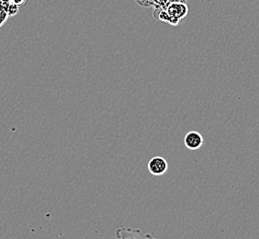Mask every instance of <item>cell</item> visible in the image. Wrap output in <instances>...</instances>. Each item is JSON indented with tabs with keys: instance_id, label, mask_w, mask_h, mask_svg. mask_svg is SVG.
Masks as SVG:
<instances>
[{
	"instance_id": "1",
	"label": "cell",
	"mask_w": 259,
	"mask_h": 239,
	"mask_svg": "<svg viewBox=\"0 0 259 239\" xmlns=\"http://www.w3.org/2000/svg\"><path fill=\"white\" fill-rule=\"evenodd\" d=\"M156 20L164 21L171 26L178 27L182 24L189 13V7L184 2H170L167 5L155 9L154 14Z\"/></svg>"
},
{
	"instance_id": "2",
	"label": "cell",
	"mask_w": 259,
	"mask_h": 239,
	"mask_svg": "<svg viewBox=\"0 0 259 239\" xmlns=\"http://www.w3.org/2000/svg\"><path fill=\"white\" fill-rule=\"evenodd\" d=\"M184 145L187 148L191 151L199 149L204 145L203 136L197 131H190L184 137Z\"/></svg>"
},
{
	"instance_id": "3",
	"label": "cell",
	"mask_w": 259,
	"mask_h": 239,
	"mask_svg": "<svg viewBox=\"0 0 259 239\" xmlns=\"http://www.w3.org/2000/svg\"><path fill=\"white\" fill-rule=\"evenodd\" d=\"M148 170L150 173L154 176H162L168 169V164L166 160L162 156H155L151 158L148 163Z\"/></svg>"
},
{
	"instance_id": "4",
	"label": "cell",
	"mask_w": 259,
	"mask_h": 239,
	"mask_svg": "<svg viewBox=\"0 0 259 239\" xmlns=\"http://www.w3.org/2000/svg\"><path fill=\"white\" fill-rule=\"evenodd\" d=\"M19 12H20V8L14 5V4H11L7 10V13H8L9 17H13V16L17 15Z\"/></svg>"
},
{
	"instance_id": "5",
	"label": "cell",
	"mask_w": 259,
	"mask_h": 239,
	"mask_svg": "<svg viewBox=\"0 0 259 239\" xmlns=\"http://www.w3.org/2000/svg\"><path fill=\"white\" fill-rule=\"evenodd\" d=\"M9 19V15L4 9L0 8V28L5 24L7 20Z\"/></svg>"
},
{
	"instance_id": "6",
	"label": "cell",
	"mask_w": 259,
	"mask_h": 239,
	"mask_svg": "<svg viewBox=\"0 0 259 239\" xmlns=\"http://www.w3.org/2000/svg\"><path fill=\"white\" fill-rule=\"evenodd\" d=\"M26 2H27V0H11V3L17 6V7H19L20 9L21 7L25 6Z\"/></svg>"
}]
</instances>
